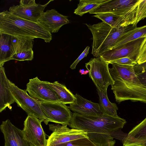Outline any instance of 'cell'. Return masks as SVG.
<instances>
[{
  "instance_id": "obj_23",
  "label": "cell",
  "mask_w": 146,
  "mask_h": 146,
  "mask_svg": "<svg viewBox=\"0 0 146 146\" xmlns=\"http://www.w3.org/2000/svg\"><path fill=\"white\" fill-rule=\"evenodd\" d=\"M93 16L101 19L112 27L128 26L123 17L112 13L98 14Z\"/></svg>"
},
{
  "instance_id": "obj_33",
  "label": "cell",
  "mask_w": 146,
  "mask_h": 146,
  "mask_svg": "<svg viewBox=\"0 0 146 146\" xmlns=\"http://www.w3.org/2000/svg\"><path fill=\"white\" fill-rule=\"evenodd\" d=\"M132 146H146V145L143 144H140L133 145Z\"/></svg>"
},
{
  "instance_id": "obj_17",
  "label": "cell",
  "mask_w": 146,
  "mask_h": 146,
  "mask_svg": "<svg viewBox=\"0 0 146 146\" xmlns=\"http://www.w3.org/2000/svg\"><path fill=\"white\" fill-rule=\"evenodd\" d=\"M74 96V101L68 106L69 109L74 112L88 115L104 114L99 104L85 99L77 93Z\"/></svg>"
},
{
  "instance_id": "obj_16",
  "label": "cell",
  "mask_w": 146,
  "mask_h": 146,
  "mask_svg": "<svg viewBox=\"0 0 146 146\" xmlns=\"http://www.w3.org/2000/svg\"><path fill=\"white\" fill-rule=\"evenodd\" d=\"M140 0H106L97 8L91 11L90 14L122 12L138 4Z\"/></svg>"
},
{
  "instance_id": "obj_3",
  "label": "cell",
  "mask_w": 146,
  "mask_h": 146,
  "mask_svg": "<svg viewBox=\"0 0 146 146\" xmlns=\"http://www.w3.org/2000/svg\"><path fill=\"white\" fill-rule=\"evenodd\" d=\"M0 32L15 37L40 38L47 43L52 39L50 31L42 24L19 18L7 10L0 13Z\"/></svg>"
},
{
  "instance_id": "obj_22",
  "label": "cell",
  "mask_w": 146,
  "mask_h": 146,
  "mask_svg": "<svg viewBox=\"0 0 146 146\" xmlns=\"http://www.w3.org/2000/svg\"><path fill=\"white\" fill-rule=\"evenodd\" d=\"M0 66L11 59V36L0 32Z\"/></svg>"
},
{
  "instance_id": "obj_31",
  "label": "cell",
  "mask_w": 146,
  "mask_h": 146,
  "mask_svg": "<svg viewBox=\"0 0 146 146\" xmlns=\"http://www.w3.org/2000/svg\"><path fill=\"white\" fill-rule=\"evenodd\" d=\"M136 75L141 83L146 87V70L143 72L137 74Z\"/></svg>"
},
{
  "instance_id": "obj_9",
  "label": "cell",
  "mask_w": 146,
  "mask_h": 146,
  "mask_svg": "<svg viewBox=\"0 0 146 146\" xmlns=\"http://www.w3.org/2000/svg\"><path fill=\"white\" fill-rule=\"evenodd\" d=\"M51 0L44 5L37 4L35 0H21L19 5H13L9 9V11L19 18L35 22L38 23L40 17L46 6Z\"/></svg>"
},
{
  "instance_id": "obj_21",
  "label": "cell",
  "mask_w": 146,
  "mask_h": 146,
  "mask_svg": "<svg viewBox=\"0 0 146 146\" xmlns=\"http://www.w3.org/2000/svg\"><path fill=\"white\" fill-rule=\"evenodd\" d=\"M99 98V105L101 111L104 114L112 116H118V108L115 103L111 102L109 100L107 91H100L97 88Z\"/></svg>"
},
{
  "instance_id": "obj_27",
  "label": "cell",
  "mask_w": 146,
  "mask_h": 146,
  "mask_svg": "<svg viewBox=\"0 0 146 146\" xmlns=\"http://www.w3.org/2000/svg\"><path fill=\"white\" fill-rule=\"evenodd\" d=\"M110 64L114 63L123 65L134 66L137 64L128 57H124L108 62Z\"/></svg>"
},
{
  "instance_id": "obj_7",
  "label": "cell",
  "mask_w": 146,
  "mask_h": 146,
  "mask_svg": "<svg viewBox=\"0 0 146 146\" xmlns=\"http://www.w3.org/2000/svg\"><path fill=\"white\" fill-rule=\"evenodd\" d=\"M146 40V37L138 38L106 51L99 56L108 62L127 57L137 63Z\"/></svg>"
},
{
  "instance_id": "obj_32",
  "label": "cell",
  "mask_w": 146,
  "mask_h": 146,
  "mask_svg": "<svg viewBox=\"0 0 146 146\" xmlns=\"http://www.w3.org/2000/svg\"><path fill=\"white\" fill-rule=\"evenodd\" d=\"M81 75H84L85 70L84 69H80L79 71Z\"/></svg>"
},
{
  "instance_id": "obj_8",
  "label": "cell",
  "mask_w": 146,
  "mask_h": 146,
  "mask_svg": "<svg viewBox=\"0 0 146 146\" xmlns=\"http://www.w3.org/2000/svg\"><path fill=\"white\" fill-rule=\"evenodd\" d=\"M38 118L28 115L24 122L21 131L24 139L30 146H47L46 134Z\"/></svg>"
},
{
  "instance_id": "obj_14",
  "label": "cell",
  "mask_w": 146,
  "mask_h": 146,
  "mask_svg": "<svg viewBox=\"0 0 146 146\" xmlns=\"http://www.w3.org/2000/svg\"><path fill=\"white\" fill-rule=\"evenodd\" d=\"M0 129L4 136V146H30L24 139L20 129L7 119L3 121Z\"/></svg>"
},
{
  "instance_id": "obj_24",
  "label": "cell",
  "mask_w": 146,
  "mask_h": 146,
  "mask_svg": "<svg viewBox=\"0 0 146 146\" xmlns=\"http://www.w3.org/2000/svg\"><path fill=\"white\" fill-rule=\"evenodd\" d=\"M106 0H80L74 13L82 16L97 8Z\"/></svg>"
},
{
  "instance_id": "obj_1",
  "label": "cell",
  "mask_w": 146,
  "mask_h": 146,
  "mask_svg": "<svg viewBox=\"0 0 146 146\" xmlns=\"http://www.w3.org/2000/svg\"><path fill=\"white\" fill-rule=\"evenodd\" d=\"M126 123L118 116L83 115L74 112L69 126L82 130L96 146H114L115 141L109 133L121 130Z\"/></svg>"
},
{
  "instance_id": "obj_20",
  "label": "cell",
  "mask_w": 146,
  "mask_h": 146,
  "mask_svg": "<svg viewBox=\"0 0 146 146\" xmlns=\"http://www.w3.org/2000/svg\"><path fill=\"white\" fill-rule=\"evenodd\" d=\"M45 82L56 94L60 103L65 104H70L74 102L75 100L74 95L64 85L58 81L53 82Z\"/></svg>"
},
{
  "instance_id": "obj_28",
  "label": "cell",
  "mask_w": 146,
  "mask_h": 146,
  "mask_svg": "<svg viewBox=\"0 0 146 146\" xmlns=\"http://www.w3.org/2000/svg\"><path fill=\"white\" fill-rule=\"evenodd\" d=\"M90 47L88 46H86L84 50L79 56L78 58L70 65V68L72 69H75L76 66L79 62L83 58L87 56L89 53Z\"/></svg>"
},
{
  "instance_id": "obj_12",
  "label": "cell",
  "mask_w": 146,
  "mask_h": 146,
  "mask_svg": "<svg viewBox=\"0 0 146 146\" xmlns=\"http://www.w3.org/2000/svg\"><path fill=\"white\" fill-rule=\"evenodd\" d=\"M52 133L47 139V146L64 143L76 139L88 137L86 132L75 129H70L67 125L49 124Z\"/></svg>"
},
{
  "instance_id": "obj_29",
  "label": "cell",
  "mask_w": 146,
  "mask_h": 146,
  "mask_svg": "<svg viewBox=\"0 0 146 146\" xmlns=\"http://www.w3.org/2000/svg\"><path fill=\"white\" fill-rule=\"evenodd\" d=\"M146 62V40L142 49L137 63L141 64Z\"/></svg>"
},
{
  "instance_id": "obj_19",
  "label": "cell",
  "mask_w": 146,
  "mask_h": 146,
  "mask_svg": "<svg viewBox=\"0 0 146 146\" xmlns=\"http://www.w3.org/2000/svg\"><path fill=\"white\" fill-rule=\"evenodd\" d=\"M146 141V117L134 127L122 141L123 146H132Z\"/></svg>"
},
{
  "instance_id": "obj_30",
  "label": "cell",
  "mask_w": 146,
  "mask_h": 146,
  "mask_svg": "<svg viewBox=\"0 0 146 146\" xmlns=\"http://www.w3.org/2000/svg\"><path fill=\"white\" fill-rule=\"evenodd\" d=\"M136 74L143 72L146 70V62L141 64H137L134 66Z\"/></svg>"
},
{
  "instance_id": "obj_11",
  "label": "cell",
  "mask_w": 146,
  "mask_h": 146,
  "mask_svg": "<svg viewBox=\"0 0 146 146\" xmlns=\"http://www.w3.org/2000/svg\"><path fill=\"white\" fill-rule=\"evenodd\" d=\"M26 90L32 98L39 102H60L55 92L45 82L37 77L29 79Z\"/></svg>"
},
{
  "instance_id": "obj_10",
  "label": "cell",
  "mask_w": 146,
  "mask_h": 146,
  "mask_svg": "<svg viewBox=\"0 0 146 146\" xmlns=\"http://www.w3.org/2000/svg\"><path fill=\"white\" fill-rule=\"evenodd\" d=\"M39 103L42 112L49 122L69 125L72 113L66 104L59 102Z\"/></svg>"
},
{
  "instance_id": "obj_18",
  "label": "cell",
  "mask_w": 146,
  "mask_h": 146,
  "mask_svg": "<svg viewBox=\"0 0 146 146\" xmlns=\"http://www.w3.org/2000/svg\"><path fill=\"white\" fill-rule=\"evenodd\" d=\"M0 112L15 102L10 89L8 80L3 66H0Z\"/></svg>"
},
{
  "instance_id": "obj_2",
  "label": "cell",
  "mask_w": 146,
  "mask_h": 146,
  "mask_svg": "<svg viewBox=\"0 0 146 146\" xmlns=\"http://www.w3.org/2000/svg\"><path fill=\"white\" fill-rule=\"evenodd\" d=\"M109 70L114 82L111 90L116 102L130 100L146 104V87L141 83L134 66L111 63Z\"/></svg>"
},
{
  "instance_id": "obj_6",
  "label": "cell",
  "mask_w": 146,
  "mask_h": 146,
  "mask_svg": "<svg viewBox=\"0 0 146 146\" xmlns=\"http://www.w3.org/2000/svg\"><path fill=\"white\" fill-rule=\"evenodd\" d=\"M9 87L15 102L28 115L35 116L47 125L48 119L43 113L40 103L28 95L26 90L18 88L9 79Z\"/></svg>"
},
{
  "instance_id": "obj_4",
  "label": "cell",
  "mask_w": 146,
  "mask_h": 146,
  "mask_svg": "<svg viewBox=\"0 0 146 146\" xmlns=\"http://www.w3.org/2000/svg\"><path fill=\"white\" fill-rule=\"evenodd\" d=\"M85 25L92 35L91 53L96 57L112 49L123 36L137 27L133 25L112 27L103 22L93 25Z\"/></svg>"
},
{
  "instance_id": "obj_5",
  "label": "cell",
  "mask_w": 146,
  "mask_h": 146,
  "mask_svg": "<svg viewBox=\"0 0 146 146\" xmlns=\"http://www.w3.org/2000/svg\"><path fill=\"white\" fill-rule=\"evenodd\" d=\"M109 64L100 56L91 58L85 64L90 77L101 91H107L108 86L114 83L109 72Z\"/></svg>"
},
{
  "instance_id": "obj_25",
  "label": "cell",
  "mask_w": 146,
  "mask_h": 146,
  "mask_svg": "<svg viewBox=\"0 0 146 146\" xmlns=\"http://www.w3.org/2000/svg\"><path fill=\"white\" fill-rule=\"evenodd\" d=\"M144 37H146V25L139 27H137L125 34L112 48Z\"/></svg>"
},
{
  "instance_id": "obj_15",
  "label": "cell",
  "mask_w": 146,
  "mask_h": 146,
  "mask_svg": "<svg viewBox=\"0 0 146 146\" xmlns=\"http://www.w3.org/2000/svg\"><path fill=\"white\" fill-rule=\"evenodd\" d=\"M38 21L51 33L57 32L62 26L70 23L68 16L61 14L55 9L43 12Z\"/></svg>"
},
{
  "instance_id": "obj_26",
  "label": "cell",
  "mask_w": 146,
  "mask_h": 146,
  "mask_svg": "<svg viewBox=\"0 0 146 146\" xmlns=\"http://www.w3.org/2000/svg\"><path fill=\"white\" fill-rule=\"evenodd\" d=\"M50 146H96L88 137L76 139Z\"/></svg>"
},
{
  "instance_id": "obj_13",
  "label": "cell",
  "mask_w": 146,
  "mask_h": 146,
  "mask_svg": "<svg viewBox=\"0 0 146 146\" xmlns=\"http://www.w3.org/2000/svg\"><path fill=\"white\" fill-rule=\"evenodd\" d=\"M34 39L11 36V59L20 61L31 60L33 58V50Z\"/></svg>"
}]
</instances>
